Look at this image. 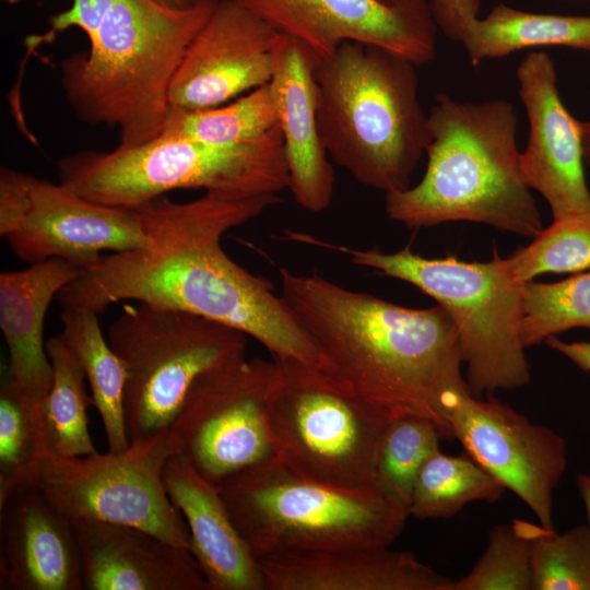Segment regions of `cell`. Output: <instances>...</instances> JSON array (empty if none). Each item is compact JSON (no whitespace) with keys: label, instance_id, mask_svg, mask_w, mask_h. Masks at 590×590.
Listing matches in <instances>:
<instances>
[{"label":"cell","instance_id":"cell-3","mask_svg":"<svg viewBox=\"0 0 590 590\" xmlns=\"http://www.w3.org/2000/svg\"><path fill=\"white\" fill-rule=\"evenodd\" d=\"M428 128L422 179L385 194L390 220L410 228L465 221L531 238L543 228L521 172L518 117L509 102L467 103L441 93Z\"/></svg>","mask_w":590,"mask_h":590},{"label":"cell","instance_id":"cell-14","mask_svg":"<svg viewBox=\"0 0 590 590\" xmlns=\"http://www.w3.org/2000/svg\"><path fill=\"white\" fill-rule=\"evenodd\" d=\"M445 416L464 452L553 530V493L568 464L565 439L492 394L483 400L459 392Z\"/></svg>","mask_w":590,"mask_h":590},{"label":"cell","instance_id":"cell-32","mask_svg":"<svg viewBox=\"0 0 590 590\" xmlns=\"http://www.w3.org/2000/svg\"><path fill=\"white\" fill-rule=\"evenodd\" d=\"M532 239L506 258L520 282L544 273H580L590 269V211L553 219Z\"/></svg>","mask_w":590,"mask_h":590},{"label":"cell","instance_id":"cell-2","mask_svg":"<svg viewBox=\"0 0 590 590\" xmlns=\"http://www.w3.org/2000/svg\"><path fill=\"white\" fill-rule=\"evenodd\" d=\"M280 279L326 374L391 417L424 416L452 437L447 405L470 390L457 330L440 305L409 308L285 268Z\"/></svg>","mask_w":590,"mask_h":590},{"label":"cell","instance_id":"cell-31","mask_svg":"<svg viewBox=\"0 0 590 590\" xmlns=\"http://www.w3.org/2000/svg\"><path fill=\"white\" fill-rule=\"evenodd\" d=\"M574 328L590 329V271L554 283H524L520 326L524 349Z\"/></svg>","mask_w":590,"mask_h":590},{"label":"cell","instance_id":"cell-15","mask_svg":"<svg viewBox=\"0 0 590 590\" xmlns=\"http://www.w3.org/2000/svg\"><path fill=\"white\" fill-rule=\"evenodd\" d=\"M281 33L304 44L317 59L345 42L393 51L416 67L436 57L437 25L425 0H233Z\"/></svg>","mask_w":590,"mask_h":590},{"label":"cell","instance_id":"cell-42","mask_svg":"<svg viewBox=\"0 0 590 590\" xmlns=\"http://www.w3.org/2000/svg\"><path fill=\"white\" fill-rule=\"evenodd\" d=\"M384 1H386V2H397L399 0H384Z\"/></svg>","mask_w":590,"mask_h":590},{"label":"cell","instance_id":"cell-40","mask_svg":"<svg viewBox=\"0 0 590 590\" xmlns=\"http://www.w3.org/2000/svg\"><path fill=\"white\" fill-rule=\"evenodd\" d=\"M581 137L585 165L590 168V120L581 121Z\"/></svg>","mask_w":590,"mask_h":590},{"label":"cell","instance_id":"cell-39","mask_svg":"<svg viewBox=\"0 0 590 590\" xmlns=\"http://www.w3.org/2000/svg\"><path fill=\"white\" fill-rule=\"evenodd\" d=\"M576 484L585 506L590 531V475L585 473L579 474Z\"/></svg>","mask_w":590,"mask_h":590},{"label":"cell","instance_id":"cell-41","mask_svg":"<svg viewBox=\"0 0 590 590\" xmlns=\"http://www.w3.org/2000/svg\"><path fill=\"white\" fill-rule=\"evenodd\" d=\"M1 1L7 3V4H15V3L21 2L23 0H1Z\"/></svg>","mask_w":590,"mask_h":590},{"label":"cell","instance_id":"cell-11","mask_svg":"<svg viewBox=\"0 0 590 590\" xmlns=\"http://www.w3.org/2000/svg\"><path fill=\"white\" fill-rule=\"evenodd\" d=\"M175 452L170 429L117 452L72 458L48 452L34 485L71 523L131 526L191 552L187 523L163 481L165 462Z\"/></svg>","mask_w":590,"mask_h":590},{"label":"cell","instance_id":"cell-18","mask_svg":"<svg viewBox=\"0 0 590 590\" xmlns=\"http://www.w3.org/2000/svg\"><path fill=\"white\" fill-rule=\"evenodd\" d=\"M0 589H84L73 526L35 485L0 500Z\"/></svg>","mask_w":590,"mask_h":590},{"label":"cell","instance_id":"cell-12","mask_svg":"<svg viewBox=\"0 0 590 590\" xmlns=\"http://www.w3.org/2000/svg\"><path fill=\"white\" fill-rule=\"evenodd\" d=\"M152 224L150 202L131 209L106 205L61 182L0 168V236L27 264L59 258L85 269L103 251L146 247Z\"/></svg>","mask_w":590,"mask_h":590},{"label":"cell","instance_id":"cell-30","mask_svg":"<svg viewBox=\"0 0 590 590\" xmlns=\"http://www.w3.org/2000/svg\"><path fill=\"white\" fill-rule=\"evenodd\" d=\"M441 438L437 424L427 417H392L377 445L374 487L408 510L416 477L425 462L440 450Z\"/></svg>","mask_w":590,"mask_h":590},{"label":"cell","instance_id":"cell-9","mask_svg":"<svg viewBox=\"0 0 590 590\" xmlns=\"http://www.w3.org/2000/svg\"><path fill=\"white\" fill-rule=\"evenodd\" d=\"M246 337L184 310L144 303L123 305L108 327L107 340L126 367L129 441L169 429L203 375L246 357Z\"/></svg>","mask_w":590,"mask_h":590},{"label":"cell","instance_id":"cell-38","mask_svg":"<svg viewBox=\"0 0 590 590\" xmlns=\"http://www.w3.org/2000/svg\"><path fill=\"white\" fill-rule=\"evenodd\" d=\"M150 1L169 10L182 11V10H189V9L196 8L198 5H201L208 2H213L216 0H150Z\"/></svg>","mask_w":590,"mask_h":590},{"label":"cell","instance_id":"cell-6","mask_svg":"<svg viewBox=\"0 0 590 590\" xmlns=\"http://www.w3.org/2000/svg\"><path fill=\"white\" fill-rule=\"evenodd\" d=\"M253 556L390 547L408 510L376 487L345 488L300 475L276 457L219 487Z\"/></svg>","mask_w":590,"mask_h":590},{"label":"cell","instance_id":"cell-10","mask_svg":"<svg viewBox=\"0 0 590 590\" xmlns=\"http://www.w3.org/2000/svg\"><path fill=\"white\" fill-rule=\"evenodd\" d=\"M274 361L268 424L275 457L296 473L324 484L374 486L377 445L392 417L318 367Z\"/></svg>","mask_w":590,"mask_h":590},{"label":"cell","instance_id":"cell-27","mask_svg":"<svg viewBox=\"0 0 590 590\" xmlns=\"http://www.w3.org/2000/svg\"><path fill=\"white\" fill-rule=\"evenodd\" d=\"M505 489L468 453L448 456L439 450L421 469L408 512L422 520L448 519L470 503L497 502Z\"/></svg>","mask_w":590,"mask_h":590},{"label":"cell","instance_id":"cell-34","mask_svg":"<svg viewBox=\"0 0 590 590\" xmlns=\"http://www.w3.org/2000/svg\"><path fill=\"white\" fill-rule=\"evenodd\" d=\"M451 590H532L523 520L494 526L483 554L465 576L452 580Z\"/></svg>","mask_w":590,"mask_h":590},{"label":"cell","instance_id":"cell-37","mask_svg":"<svg viewBox=\"0 0 590 590\" xmlns=\"http://www.w3.org/2000/svg\"><path fill=\"white\" fill-rule=\"evenodd\" d=\"M545 343L552 350L573 362L581 370L590 373V342H565L557 337H552Z\"/></svg>","mask_w":590,"mask_h":590},{"label":"cell","instance_id":"cell-26","mask_svg":"<svg viewBox=\"0 0 590 590\" xmlns=\"http://www.w3.org/2000/svg\"><path fill=\"white\" fill-rule=\"evenodd\" d=\"M46 351L54 369L50 391L42 403L48 452L63 458L95 453L87 425L93 399L86 392L84 370L60 333L46 342Z\"/></svg>","mask_w":590,"mask_h":590},{"label":"cell","instance_id":"cell-35","mask_svg":"<svg viewBox=\"0 0 590 590\" xmlns=\"http://www.w3.org/2000/svg\"><path fill=\"white\" fill-rule=\"evenodd\" d=\"M116 0H72L71 7L49 19V28L43 35L27 38L28 51L32 52L43 43H49L55 37L71 27L83 31L91 40Z\"/></svg>","mask_w":590,"mask_h":590},{"label":"cell","instance_id":"cell-20","mask_svg":"<svg viewBox=\"0 0 590 590\" xmlns=\"http://www.w3.org/2000/svg\"><path fill=\"white\" fill-rule=\"evenodd\" d=\"M316 56L285 35L270 81L288 170V190L303 209L326 210L334 190V169L320 138L314 68Z\"/></svg>","mask_w":590,"mask_h":590},{"label":"cell","instance_id":"cell-36","mask_svg":"<svg viewBox=\"0 0 590 590\" xmlns=\"http://www.w3.org/2000/svg\"><path fill=\"white\" fill-rule=\"evenodd\" d=\"M437 27L448 39L461 43L469 26L479 17L480 0H430Z\"/></svg>","mask_w":590,"mask_h":590},{"label":"cell","instance_id":"cell-28","mask_svg":"<svg viewBox=\"0 0 590 590\" xmlns=\"http://www.w3.org/2000/svg\"><path fill=\"white\" fill-rule=\"evenodd\" d=\"M278 127V108L269 82L225 106L170 108L161 134L231 145L258 140Z\"/></svg>","mask_w":590,"mask_h":590},{"label":"cell","instance_id":"cell-29","mask_svg":"<svg viewBox=\"0 0 590 590\" xmlns=\"http://www.w3.org/2000/svg\"><path fill=\"white\" fill-rule=\"evenodd\" d=\"M42 401L10 377L0 390V500L34 485L48 453Z\"/></svg>","mask_w":590,"mask_h":590},{"label":"cell","instance_id":"cell-13","mask_svg":"<svg viewBox=\"0 0 590 590\" xmlns=\"http://www.w3.org/2000/svg\"><path fill=\"white\" fill-rule=\"evenodd\" d=\"M275 374L274 359L247 357L206 373L169 428L177 452L216 487L275 457L268 424Z\"/></svg>","mask_w":590,"mask_h":590},{"label":"cell","instance_id":"cell-7","mask_svg":"<svg viewBox=\"0 0 590 590\" xmlns=\"http://www.w3.org/2000/svg\"><path fill=\"white\" fill-rule=\"evenodd\" d=\"M59 182L97 203L138 208L176 189L223 200L279 194L288 188L280 126L263 138L220 145L163 135L115 150L83 151L58 163Z\"/></svg>","mask_w":590,"mask_h":590},{"label":"cell","instance_id":"cell-8","mask_svg":"<svg viewBox=\"0 0 590 590\" xmlns=\"http://www.w3.org/2000/svg\"><path fill=\"white\" fill-rule=\"evenodd\" d=\"M304 240L345 253L356 266L406 282L440 305L457 330L472 396L482 398L530 381L520 337L524 283L496 251L489 261L480 262L455 256L426 258L409 246L384 252L333 245L307 235Z\"/></svg>","mask_w":590,"mask_h":590},{"label":"cell","instance_id":"cell-5","mask_svg":"<svg viewBox=\"0 0 590 590\" xmlns=\"http://www.w3.org/2000/svg\"><path fill=\"white\" fill-rule=\"evenodd\" d=\"M216 1L178 11L150 0H116L88 51L61 62L62 88L75 115L88 125L117 127L121 145L158 137L174 76Z\"/></svg>","mask_w":590,"mask_h":590},{"label":"cell","instance_id":"cell-1","mask_svg":"<svg viewBox=\"0 0 590 590\" xmlns=\"http://www.w3.org/2000/svg\"><path fill=\"white\" fill-rule=\"evenodd\" d=\"M278 194L223 200L205 193L185 203L153 200L146 247L102 255L57 295L62 308L96 315L122 300L191 312L244 332L273 359L321 368L320 356L273 285L231 259L222 237L278 204Z\"/></svg>","mask_w":590,"mask_h":590},{"label":"cell","instance_id":"cell-17","mask_svg":"<svg viewBox=\"0 0 590 590\" xmlns=\"http://www.w3.org/2000/svg\"><path fill=\"white\" fill-rule=\"evenodd\" d=\"M516 74L529 120L527 148L520 154L527 185L545 199L553 219L590 211L581 121L560 99L552 58L544 51H531Z\"/></svg>","mask_w":590,"mask_h":590},{"label":"cell","instance_id":"cell-16","mask_svg":"<svg viewBox=\"0 0 590 590\" xmlns=\"http://www.w3.org/2000/svg\"><path fill=\"white\" fill-rule=\"evenodd\" d=\"M285 34L233 0H217L169 91L170 108L206 109L269 83Z\"/></svg>","mask_w":590,"mask_h":590},{"label":"cell","instance_id":"cell-22","mask_svg":"<svg viewBox=\"0 0 590 590\" xmlns=\"http://www.w3.org/2000/svg\"><path fill=\"white\" fill-rule=\"evenodd\" d=\"M268 590H451L452 579L408 551L363 547L258 560Z\"/></svg>","mask_w":590,"mask_h":590},{"label":"cell","instance_id":"cell-21","mask_svg":"<svg viewBox=\"0 0 590 590\" xmlns=\"http://www.w3.org/2000/svg\"><path fill=\"white\" fill-rule=\"evenodd\" d=\"M168 497L184 517L209 590H266L258 559L235 527L219 488L178 452L165 462Z\"/></svg>","mask_w":590,"mask_h":590},{"label":"cell","instance_id":"cell-23","mask_svg":"<svg viewBox=\"0 0 590 590\" xmlns=\"http://www.w3.org/2000/svg\"><path fill=\"white\" fill-rule=\"evenodd\" d=\"M80 269L51 258L0 274V329L9 350V377L33 398L44 401L54 369L44 344V322L51 300Z\"/></svg>","mask_w":590,"mask_h":590},{"label":"cell","instance_id":"cell-19","mask_svg":"<svg viewBox=\"0 0 590 590\" xmlns=\"http://www.w3.org/2000/svg\"><path fill=\"white\" fill-rule=\"evenodd\" d=\"M86 590H209L192 553L146 530L72 523Z\"/></svg>","mask_w":590,"mask_h":590},{"label":"cell","instance_id":"cell-33","mask_svg":"<svg viewBox=\"0 0 590 590\" xmlns=\"http://www.w3.org/2000/svg\"><path fill=\"white\" fill-rule=\"evenodd\" d=\"M532 590H590V531L578 524L556 533L523 520Z\"/></svg>","mask_w":590,"mask_h":590},{"label":"cell","instance_id":"cell-24","mask_svg":"<svg viewBox=\"0 0 590 590\" xmlns=\"http://www.w3.org/2000/svg\"><path fill=\"white\" fill-rule=\"evenodd\" d=\"M461 44L474 67L532 47L590 51V16L533 13L499 3L469 26Z\"/></svg>","mask_w":590,"mask_h":590},{"label":"cell","instance_id":"cell-4","mask_svg":"<svg viewBox=\"0 0 590 590\" xmlns=\"http://www.w3.org/2000/svg\"><path fill=\"white\" fill-rule=\"evenodd\" d=\"M314 79L331 160L385 194L409 188L429 143L416 66L388 49L345 42L316 59Z\"/></svg>","mask_w":590,"mask_h":590},{"label":"cell","instance_id":"cell-25","mask_svg":"<svg viewBox=\"0 0 590 590\" xmlns=\"http://www.w3.org/2000/svg\"><path fill=\"white\" fill-rule=\"evenodd\" d=\"M97 316L86 309L62 308L60 334L84 370L108 451L117 452L130 445L123 408L127 374L122 359L103 335Z\"/></svg>","mask_w":590,"mask_h":590}]
</instances>
